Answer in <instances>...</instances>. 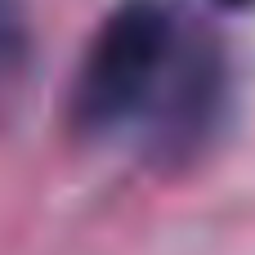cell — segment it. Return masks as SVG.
Masks as SVG:
<instances>
[{"instance_id":"cell-1","label":"cell","mask_w":255,"mask_h":255,"mask_svg":"<svg viewBox=\"0 0 255 255\" xmlns=\"http://www.w3.org/2000/svg\"><path fill=\"white\" fill-rule=\"evenodd\" d=\"M215 108L220 54L166 0L117 4L72 85V126L85 139L148 126L161 148H188Z\"/></svg>"},{"instance_id":"cell-2","label":"cell","mask_w":255,"mask_h":255,"mask_svg":"<svg viewBox=\"0 0 255 255\" xmlns=\"http://www.w3.org/2000/svg\"><path fill=\"white\" fill-rule=\"evenodd\" d=\"M9 40H13V22H9V4L0 0V58H4V49H9Z\"/></svg>"},{"instance_id":"cell-3","label":"cell","mask_w":255,"mask_h":255,"mask_svg":"<svg viewBox=\"0 0 255 255\" xmlns=\"http://www.w3.org/2000/svg\"><path fill=\"white\" fill-rule=\"evenodd\" d=\"M220 4H255V0H220Z\"/></svg>"}]
</instances>
